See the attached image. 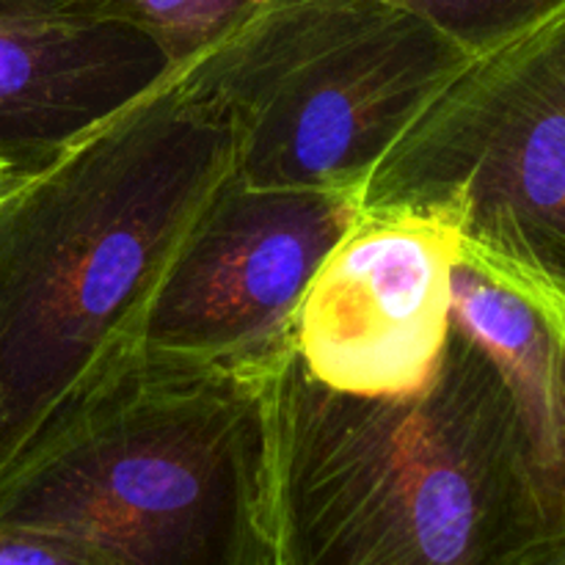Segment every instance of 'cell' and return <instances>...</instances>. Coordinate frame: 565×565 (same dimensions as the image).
Segmentation results:
<instances>
[{
  "label": "cell",
  "mask_w": 565,
  "mask_h": 565,
  "mask_svg": "<svg viewBox=\"0 0 565 565\" xmlns=\"http://www.w3.org/2000/svg\"><path fill=\"white\" fill-rule=\"evenodd\" d=\"M235 174V132L180 70L0 202V475L132 353L160 279Z\"/></svg>",
  "instance_id": "6da1fadb"
},
{
  "label": "cell",
  "mask_w": 565,
  "mask_h": 565,
  "mask_svg": "<svg viewBox=\"0 0 565 565\" xmlns=\"http://www.w3.org/2000/svg\"><path fill=\"white\" fill-rule=\"evenodd\" d=\"M274 533L290 565H519L544 539L511 392L452 323L417 395L276 381Z\"/></svg>",
  "instance_id": "7a4b0ae2"
},
{
  "label": "cell",
  "mask_w": 565,
  "mask_h": 565,
  "mask_svg": "<svg viewBox=\"0 0 565 565\" xmlns=\"http://www.w3.org/2000/svg\"><path fill=\"white\" fill-rule=\"evenodd\" d=\"M281 367L136 351L0 475V530L130 565H254L274 530Z\"/></svg>",
  "instance_id": "3957f363"
},
{
  "label": "cell",
  "mask_w": 565,
  "mask_h": 565,
  "mask_svg": "<svg viewBox=\"0 0 565 565\" xmlns=\"http://www.w3.org/2000/svg\"><path fill=\"white\" fill-rule=\"evenodd\" d=\"M469 58L392 0H268L182 75L230 121L237 182L362 196Z\"/></svg>",
  "instance_id": "277c9868"
},
{
  "label": "cell",
  "mask_w": 565,
  "mask_h": 565,
  "mask_svg": "<svg viewBox=\"0 0 565 565\" xmlns=\"http://www.w3.org/2000/svg\"><path fill=\"white\" fill-rule=\"evenodd\" d=\"M362 207L439 210L463 257L565 281V11L472 55L375 163Z\"/></svg>",
  "instance_id": "5b68a950"
},
{
  "label": "cell",
  "mask_w": 565,
  "mask_h": 565,
  "mask_svg": "<svg viewBox=\"0 0 565 565\" xmlns=\"http://www.w3.org/2000/svg\"><path fill=\"white\" fill-rule=\"evenodd\" d=\"M359 213V193L248 188L232 174L160 279L138 351L281 367L303 292Z\"/></svg>",
  "instance_id": "8992f818"
},
{
  "label": "cell",
  "mask_w": 565,
  "mask_h": 565,
  "mask_svg": "<svg viewBox=\"0 0 565 565\" xmlns=\"http://www.w3.org/2000/svg\"><path fill=\"white\" fill-rule=\"evenodd\" d=\"M461 254V232L439 210L362 207L298 307L309 379L356 397L425 390L450 340Z\"/></svg>",
  "instance_id": "52a82bcc"
},
{
  "label": "cell",
  "mask_w": 565,
  "mask_h": 565,
  "mask_svg": "<svg viewBox=\"0 0 565 565\" xmlns=\"http://www.w3.org/2000/svg\"><path fill=\"white\" fill-rule=\"evenodd\" d=\"M130 25L0 0V158L42 171L174 72Z\"/></svg>",
  "instance_id": "ba28073f"
},
{
  "label": "cell",
  "mask_w": 565,
  "mask_h": 565,
  "mask_svg": "<svg viewBox=\"0 0 565 565\" xmlns=\"http://www.w3.org/2000/svg\"><path fill=\"white\" fill-rule=\"evenodd\" d=\"M452 323L500 370L527 458L544 535L565 530V281L461 254Z\"/></svg>",
  "instance_id": "9c48e42d"
},
{
  "label": "cell",
  "mask_w": 565,
  "mask_h": 565,
  "mask_svg": "<svg viewBox=\"0 0 565 565\" xmlns=\"http://www.w3.org/2000/svg\"><path fill=\"white\" fill-rule=\"evenodd\" d=\"M72 14L147 33L171 64H191L252 20L268 0H50Z\"/></svg>",
  "instance_id": "30bf717a"
},
{
  "label": "cell",
  "mask_w": 565,
  "mask_h": 565,
  "mask_svg": "<svg viewBox=\"0 0 565 565\" xmlns=\"http://www.w3.org/2000/svg\"><path fill=\"white\" fill-rule=\"evenodd\" d=\"M423 17L469 55L489 53L563 14L565 0H392Z\"/></svg>",
  "instance_id": "8fae6325"
},
{
  "label": "cell",
  "mask_w": 565,
  "mask_h": 565,
  "mask_svg": "<svg viewBox=\"0 0 565 565\" xmlns=\"http://www.w3.org/2000/svg\"><path fill=\"white\" fill-rule=\"evenodd\" d=\"M0 565H130L108 552L47 535L0 530Z\"/></svg>",
  "instance_id": "7c38bea8"
},
{
  "label": "cell",
  "mask_w": 565,
  "mask_h": 565,
  "mask_svg": "<svg viewBox=\"0 0 565 565\" xmlns=\"http://www.w3.org/2000/svg\"><path fill=\"white\" fill-rule=\"evenodd\" d=\"M519 565H565V530L535 541Z\"/></svg>",
  "instance_id": "4fadbf2b"
},
{
  "label": "cell",
  "mask_w": 565,
  "mask_h": 565,
  "mask_svg": "<svg viewBox=\"0 0 565 565\" xmlns=\"http://www.w3.org/2000/svg\"><path fill=\"white\" fill-rule=\"evenodd\" d=\"M33 174H39V171H28L22 169V166L11 163V160L0 158V202H3L9 193H14L20 185H25Z\"/></svg>",
  "instance_id": "5bb4252c"
},
{
  "label": "cell",
  "mask_w": 565,
  "mask_h": 565,
  "mask_svg": "<svg viewBox=\"0 0 565 565\" xmlns=\"http://www.w3.org/2000/svg\"><path fill=\"white\" fill-rule=\"evenodd\" d=\"M254 565H290V563H287L285 552H281L279 541H276V533H274V530H270L268 544H265V550L259 552L257 561H254Z\"/></svg>",
  "instance_id": "9a60e30c"
}]
</instances>
